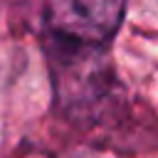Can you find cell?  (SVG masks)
Masks as SVG:
<instances>
[{"mask_svg":"<svg viewBox=\"0 0 158 158\" xmlns=\"http://www.w3.org/2000/svg\"><path fill=\"white\" fill-rule=\"evenodd\" d=\"M126 0H42L49 40L79 47H106L118 32Z\"/></svg>","mask_w":158,"mask_h":158,"instance_id":"cell-1","label":"cell"}]
</instances>
